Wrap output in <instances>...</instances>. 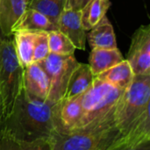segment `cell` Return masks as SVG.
Returning <instances> with one entry per match:
<instances>
[{"label": "cell", "mask_w": 150, "mask_h": 150, "mask_svg": "<svg viewBox=\"0 0 150 150\" xmlns=\"http://www.w3.org/2000/svg\"><path fill=\"white\" fill-rule=\"evenodd\" d=\"M54 105L30 96L23 88L11 112L0 123V134L27 143L49 141L55 131Z\"/></svg>", "instance_id": "obj_1"}, {"label": "cell", "mask_w": 150, "mask_h": 150, "mask_svg": "<svg viewBox=\"0 0 150 150\" xmlns=\"http://www.w3.org/2000/svg\"><path fill=\"white\" fill-rule=\"evenodd\" d=\"M121 136L112 117L68 134L54 131L49 139L50 150H106Z\"/></svg>", "instance_id": "obj_2"}, {"label": "cell", "mask_w": 150, "mask_h": 150, "mask_svg": "<svg viewBox=\"0 0 150 150\" xmlns=\"http://www.w3.org/2000/svg\"><path fill=\"white\" fill-rule=\"evenodd\" d=\"M124 91L95 77L91 86L81 95L83 119L80 128L114 117L116 106Z\"/></svg>", "instance_id": "obj_3"}, {"label": "cell", "mask_w": 150, "mask_h": 150, "mask_svg": "<svg viewBox=\"0 0 150 150\" xmlns=\"http://www.w3.org/2000/svg\"><path fill=\"white\" fill-rule=\"evenodd\" d=\"M149 104L150 75H134L114 112V123L121 135H125L132 125L149 110Z\"/></svg>", "instance_id": "obj_4"}, {"label": "cell", "mask_w": 150, "mask_h": 150, "mask_svg": "<svg viewBox=\"0 0 150 150\" xmlns=\"http://www.w3.org/2000/svg\"><path fill=\"white\" fill-rule=\"evenodd\" d=\"M23 76L24 68L17 56L13 40L0 37V94L4 117L11 112L15 100L23 89Z\"/></svg>", "instance_id": "obj_5"}, {"label": "cell", "mask_w": 150, "mask_h": 150, "mask_svg": "<svg viewBox=\"0 0 150 150\" xmlns=\"http://www.w3.org/2000/svg\"><path fill=\"white\" fill-rule=\"evenodd\" d=\"M38 63L47 73L50 82L47 101L55 104L63 98L70 76L80 62H77L74 54L60 55L49 53L45 59Z\"/></svg>", "instance_id": "obj_6"}, {"label": "cell", "mask_w": 150, "mask_h": 150, "mask_svg": "<svg viewBox=\"0 0 150 150\" xmlns=\"http://www.w3.org/2000/svg\"><path fill=\"white\" fill-rule=\"evenodd\" d=\"M127 61L134 75H150V25L140 26L133 34Z\"/></svg>", "instance_id": "obj_7"}, {"label": "cell", "mask_w": 150, "mask_h": 150, "mask_svg": "<svg viewBox=\"0 0 150 150\" xmlns=\"http://www.w3.org/2000/svg\"><path fill=\"white\" fill-rule=\"evenodd\" d=\"M82 119L81 95L72 98H63L54 105L53 120L56 132L68 134L79 129Z\"/></svg>", "instance_id": "obj_8"}, {"label": "cell", "mask_w": 150, "mask_h": 150, "mask_svg": "<svg viewBox=\"0 0 150 150\" xmlns=\"http://www.w3.org/2000/svg\"><path fill=\"white\" fill-rule=\"evenodd\" d=\"M57 30L69 38L76 49L85 50L87 32L83 27L80 11L64 9L58 18Z\"/></svg>", "instance_id": "obj_9"}, {"label": "cell", "mask_w": 150, "mask_h": 150, "mask_svg": "<svg viewBox=\"0 0 150 150\" xmlns=\"http://www.w3.org/2000/svg\"><path fill=\"white\" fill-rule=\"evenodd\" d=\"M23 88L30 96L47 101L50 82L47 73L38 62H33L24 68Z\"/></svg>", "instance_id": "obj_10"}, {"label": "cell", "mask_w": 150, "mask_h": 150, "mask_svg": "<svg viewBox=\"0 0 150 150\" xmlns=\"http://www.w3.org/2000/svg\"><path fill=\"white\" fill-rule=\"evenodd\" d=\"M27 8V0H0V33L9 38Z\"/></svg>", "instance_id": "obj_11"}, {"label": "cell", "mask_w": 150, "mask_h": 150, "mask_svg": "<svg viewBox=\"0 0 150 150\" xmlns=\"http://www.w3.org/2000/svg\"><path fill=\"white\" fill-rule=\"evenodd\" d=\"M86 40L92 49H112L118 47L113 27L106 16L90 30Z\"/></svg>", "instance_id": "obj_12"}, {"label": "cell", "mask_w": 150, "mask_h": 150, "mask_svg": "<svg viewBox=\"0 0 150 150\" xmlns=\"http://www.w3.org/2000/svg\"><path fill=\"white\" fill-rule=\"evenodd\" d=\"M94 78L89 64L79 63L70 76L63 98H72L82 95L91 86Z\"/></svg>", "instance_id": "obj_13"}, {"label": "cell", "mask_w": 150, "mask_h": 150, "mask_svg": "<svg viewBox=\"0 0 150 150\" xmlns=\"http://www.w3.org/2000/svg\"><path fill=\"white\" fill-rule=\"evenodd\" d=\"M124 60L119 48L92 49L89 56V66L94 76L103 73Z\"/></svg>", "instance_id": "obj_14"}, {"label": "cell", "mask_w": 150, "mask_h": 150, "mask_svg": "<svg viewBox=\"0 0 150 150\" xmlns=\"http://www.w3.org/2000/svg\"><path fill=\"white\" fill-rule=\"evenodd\" d=\"M106 150H150V133L134 127L116 140Z\"/></svg>", "instance_id": "obj_15"}, {"label": "cell", "mask_w": 150, "mask_h": 150, "mask_svg": "<svg viewBox=\"0 0 150 150\" xmlns=\"http://www.w3.org/2000/svg\"><path fill=\"white\" fill-rule=\"evenodd\" d=\"M15 30H28V31H53L57 30L56 25L50 21L44 14L40 11L26 8L19 20L13 27L12 33Z\"/></svg>", "instance_id": "obj_16"}, {"label": "cell", "mask_w": 150, "mask_h": 150, "mask_svg": "<svg viewBox=\"0 0 150 150\" xmlns=\"http://www.w3.org/2000/svg\"><path fill=\"white\" fill-rule=\"evenodd\" d=\"M14 36L13 43L17 56L23 68L33 63V43L36 31L15 30L12 33Z\"/></svg>", "instance_id": "obj_17"}, {"label": "cell", "mask_w": 150, "mask_h": 150, "mask_svg": "<svg viewBox=\"0 0 150 150\" xmlns=\"http://www.w3.org/2000/svg\"><path fill=\"white\" fill-rule=\"evenodd\" d=\"M134 76V74L130 64L127 60H123L121 62L116 64L95 77L107 82L120 89L126 90L132 83Z\"/></svg>", "instance_id": "obj_18"}, {"label": "cell", "mask_w": 150, "mask_h": 150, "mask_svg": "<svg viewBox=\"0 0 150 150\" xmlns=\"http://www.w3.org/2000/svg\"><path fill=\"white\" fill-rule=\"evenodd\" d=\"M110 7V0H91L80 10L81 21L87 32L96 25L106 14Z\"/></svg>", "instance_id": "obj_19"}, {"label": "cell", "mask_w": 150, "mask_h": 150, "mask_svg": "<svg viewBox=\"0 0 150 150\" xmlns=\"http://www.w3.org/2000/svg\"><path fill=\"white\" fill-rule=\"evenodd\" d=\"M67 0H27V8L44 14L57 26V21L65 9Z\"/></svg>", "instance_id": "obj_20"}, {"label": "cell", "mask_w": 150, "mask_h": 150, "mask_svg": "<svg viewBox=\"0 0 150 150\" xmlns=\"http://www.w3.org/2000/svg\"><path fill=\"white\" fill-rule=\"evenodd\" d=\"M48 47L49 52L60 55L74 54L76 51L75 46L59 30L48 31Z\"/></svg>", "instance_id": "obj_21"}, {"label": "cell", "mask_w": 150, "mask_h": 150, "mask_svg": "<svg viewBox=\"0 0 150 150\" xmlns=\"http://www.w3.org/2000/svg\"><path fill=\"white\" fill-rule=\"evenodd\" d=\"M0 150H50L49 141L21 142L0 134Z\"/></svg>", "instance_id": "obj_22"}, {"label": "cell", "mask_w": 150, "mask_h": 150, "mask_svg": "<svg viewBox=\"0 0 150 150\" xmlns=\"http://www.w3.org/2000/svg\"><path fill=\"white\" fill-rule=\"evenodd\" d=\"M49 53L48 33L47 31H36L33 43V62H39L42 61Z\"/></svg>", "instance_id": "obj_23"}, {"label": "cell", "mask_w": 150, "mask_h": 150, "mask_svg": "<svg viewBox=\"0 0 150 150\" xmlns=\"http://www.w3.org/2000/svg\"><path fill=\"white\" fill-rule=\"evenodd\" d=\"M91 0H67L65 9H73L76 11L82 10Z\"/></svg>", "instance_id": "obj_24"}, {"label": "cell", "mask_w": 150, "mask_h": 150, "mask_svg": "<svg viewBox=\"0 0 150 150\" xmlns=\"http://www.w3.org/2000/svg\"><path fill=\"white\" fill-rule=\"evenodd\" d=\"M4 118V103H3V99L0 94V123L3 121Z\"/></svg>", "instance_id": "obj_25"}, {"label": "cell", "mask_w": 150, "mask_h": 150, "mask_svg": "<svg viewBox=\"0 0 150 150\" xmlns=\"http://www.w3.org/2000/svg\"><path fill=\"white\" fill-rule=\"evenodd\" d=\"M0 37H1V36H0Z\"/></svg>", "instance_id": "obj_26"}]
</instances>
